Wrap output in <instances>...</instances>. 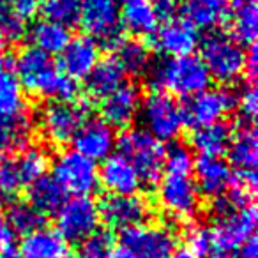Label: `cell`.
<instances>
[{
  "instance_id": "obj_31",
  "label": "cell",
  "mask_w": 258,
  "mask_h": 258,
  "mask_svg": "<svg viewBox=\"0 0 258 258\" xmlns=\"http://www.w3.org/2000/svg\"><path fill=\"white\" fill-rule=\"evenodd\" d=\"M30 37H32L34 48H37V50H41L46 55L62 53L64 48L69 44V41H71L69 30L66 27L53 22H48V20L37 22L32 27Z\"/></svg>"
},
{
  "instance_id": "obj_6",
  "label": "cell",
  "mask_w": 258,
  "mask_h": 258,
  "mask_svg": "<svg viewBox=\"0 0 258 258\" xmlns=\"http://www.w3.org/2000/svg\"><path fill=\"white\" fill-rule=\"evenodd\" d=\"M53 179L73 197H90L99 186V172L94 161L76 151H64L53 163Z\"/></svg>"
},
{
  "instance_id": "obj_11",
  "label": "cell",
  "mask_w": 258,
  "mask_h": 258,
  "mask_svg": "<svg viewBox=\"0 0 258 258\" xmlns=\"http://www.w3.org/2000/svg\"><path fill=\"white\" fill-rule=\"evenodd\" d=\"M89 108L85 103L71 104L66 101H53L41 111V127L51 144H68L75 138L85 122Z\"/></svg>"
},
{
  "instance_id": "obj_32",
  "label": "cell",
  "mask_w": 258,
  "mask_h": 258,
  "mask_svg": "<svg viewBox=\"0 0 258 258\" xmlns=\"http://www.w3.org/2000/svg\"><path fill=\"white\" fill-rule=\"evenodd\" d=\"M6 218H8V225L11 228L13 235H29V233L36 232V230L43 228L44 216L37 212L29 202H15L9 211H6Z\"/></svg>"
},
{
  "instance_id": "obj_35",
  "label": "cell",
  "mask_w": 258,
  "mask_h": 258,
  "mask_svg": "<svg viewBox=\"0 0 258 258\" xmlns=\"http://www.w3.org/2000/svg\"><path fill=\"white\" fill-rule=\"evenodd\" d=\"M13 159H15L16 168H18L25 186H30V184L36 182L37 179L46 175L48 165H50L48 154L39 147L27 149V151H23L22 154H18Z\"/></svg>"
},
{
  "instance_id": "obj_9",
  "label": "cell",
  "mask_w": 258,
  "mask_h": 258,
  "mask_svg": "<svg viewBox=\"0 0 258 258\" xmlns=\"http://www.w3.org/2000/svg\"><path fill=\"white\" fill-rule=\"evenodd\" d=\"M99 226V211L90 197H73L57 211V232L68 242H82Z\"/></svg>"
},
{
  "instance_id": "obj_13",
  "label": "cell",
  "mask_w": 258,
  "mask_h": 258,
  "mask_svg": "<svg viewBox=\"0 0 258 258\" xmlns=\"http://www.w3.org/2000/svg\"><path fill=\"white\" fill-rule=\"evenodd\" d=\"M124 244L137 258H166L175 249V233L163 225H138L122 232Z\"/></svg>"
},
{
  "instance_id": "obj_45",
  "label": "cell",
  "mask_w": 258,
  "mask_h": 258,
  "mask_svg": "<svg viewBox=\"0 0 258 258\" xmlns=\"http://www.w3.org/2000/svg\"><path fill=\"white\" fill-rule=\"evenodd\" d=\"M246 73L253 80L258 73V55H256V44H251L249 51H246Z\"/></svg>"
},
{
  "instance_id": "obj_21",
  "label": "cell",
  "mask_w": 258,
  "mask_h": 258,
  "mask_svg": "<svg viewBox=\"0 0 258 258\" xmlns=\"http://www.w3.org/2000/svg\"><path fill=\"white\" fill-rule=\"evenodd\" d=\"M197 189L209 198H219L226 193L232 179V170L228 163L221 158H200L195 163Z\"/></svg>"
},
{
  "instance_id": "obj_40",
  "label": "cell",
  "mask_w": 258,
  "mask_h": 258,
  "mask_svg": "<svg viewBox=\"0 0 258 258\" xmlns=\"http://www.w3.org/2000/svg\"><path fill=\"white\" fill-rule=\"evenodd\" d=\"M193 156L182 145H175L172 147L165 156V168L166 173L172 175H191L193 172Z\"/></svg>"
},
{
  "instance_id": "obj_17",
  "label": "cell",
  "mask_w": 258,
  "mask_h": 258,
  "mask_svg": "<svg viewBox=\"0 0 258 258\" xmlns=\"http://www.w3.org/2000/svg\"><path fill=\"white\" fill-rule=\"evenodd\" d=\"M97 172H99V182L103 184L104 189L110 191V195L129 197L137 195V191L140 189L142 180L137 170L120 152L115 154L111 152L106 159H103V165Z\"/></svg>"
},
{
  "instance_id": "obj_25",
  "label": "cell",
  "mask_w": 258,
  "mask_h": 258,
  "mask_svg": "<svg viewBox=\"0 0 258 258\" xmlns=\"http://www.w3.org/2000/svg\"><path fill=\"white\" fill-rule=\"evenodd\" d=\"M124 25L135 36H152L159 27V16L152 0H127L120 15Z\"/></svg>"
},
{
  "instance_id": "obj_47",
  "label": "cell",
  "mask_w": 258,
  "mask_h": 258,
  "mask_svg": "<svg viewBox=\"0 0 258 258\" xmlns=\"http://www.w3.org/2000/svg\"><path fill=\"white\" fill-rule=\"evenodd\" d=\"M237 258H258V244H256L254 235L251 237L249 240H246L242 246H240L239 256H237Z\"/></svg>"
},
{
  "instance_id": "obj_36",
  "label": "cell",
  "mask_w": 258,
  "mask_h": 258,
  "mask_svg": "<svg viewBox=\"0 0 258 258\" xmlns=\"http://www.w3.org/2000/svg\"><path fill=\"white\" fill-rule=\"evenodd\" d=\"M41 11L44 20L62 27H75L80 23V0H43Z\"/></svg>"
},
{
  "instance_id": "obj_10",
  "label": "cell",
  "mask_w": 258,
  "mask_h": 258,
  "mask_svg": "<svg viewBox=\"0 0 258 258\" xmlns=\"http://www.w3.org/2000/svg\"><path fill=\"white\" fill-rule=\"evenodd\" d=\"M237 96L226 89H207L193 96L182 108L184 124L191 127H207L218 124L235 108Z\"/></svg>"
},
{
  "instance_id": "obj_43",
  "label": "cell",
  "mask_w": 258,
  "mask_h": 258,
  "mask_svg": "<svg viewBox=\"0 0 258 258\" xmlns=\"http://www.w3.org/2000/svg\"><path fill=\"white\" fill-rule=\"evenodd\" d=\"M8 2L23 20L32 18L34 15H37V11L43 6V0H8Z\"/></svg>"
},
{
  "instance_id": "obj_7",
  "label": "cell",
  "mask_w": 258,
  "mask_h": 258,
  "mask_svg": "<svg viewBox=\"0 0 258 258\" xmlns=\"http://www.w3.org/2000/svg\"><path fill=\"white\" fill-rule=\"evenodd\" d=\"M80 23L94 41L113 48L122 41L118 0H80Z\"/></svg>"
},
{
  "instance_id": "obj_28",
  "label": "cell",
  "mask_w": 258,
  "mask_h": 258,
  "mask_svg": "<svg viewBox=\"0 0 258 258\" xmlns=\"http://www.w3.org/2000/svg\"><path fill=\"white\" fill-rule=\"evenodd\" d=\"M66 191L53 177H41L29 186V204L43 216L53 214L64 205Z\"/></svg>"
},
{
  "instance_id": "obj_2",
  "label": "cell",
  "mask_w": 258,
  "mask_h": 258,
  "mask_svg": "<svg viewBox=\"0 0 258 258\" xmlns=\"http://www.w3.org/2000/svg\"><path fill=\"white\" fill-rule=\"evenodd\" d=\"M211 80L204 62L195 55L166 58L151 71V82L156 89L182 97H193L207 90Z\"/></svg>"
},
{
  "instance_id": "obj_48",
  "label": "cell",
  "mask_w": 258,
  "mask_h": 258,
  "mask_svg": "<svg viewBox=\"0 0 258 258\" xmlns=\"http://www.w3.org/2000/svg\"><path fill=\"white\" fill-rule=\"evenodd\" d=\"M106 258H137V256H135V254L131 253L124 244L118 242V244H113V246L110 247Z\"/></svg>"
},
{
  "instance_id": "obj_3",
  "label": "cell",
  "mask_w": 258,
  "mask_h": 258,
  "mask_svg": "<svg viewBox=\"0 0 258 258\" xmlns=\"http://www.w3.org/2000/svg\"><path fill=\"white\" fill-rule=\"evenodd\" d=\"M118 152L131 161L142 182H159L166 156L163 142L145 129H127L118 138Z\"/></svg>"
},
{
  "instance_id": "obj_23",
  "label": "cell",
  "mask_w": 258,
  "mask_h": 258,
  "mask_svg": "<svg viewBox=\"0 0 258 258\" xmlns=\"http://www.w3.org/2000/svg\"><path fill=\"white\" fill-rule=\"evenodd\" d=\"M23 258H71L69 246L57 230L39 228L23 237Z\"/></svg>"
},
{
  "instance_id": "obj_41",
  "label": "cell",
  "mask_w": 258,
  "mask_h": 258,
  "mask_svg": "<svg viewBox=\"0 0 258 258\" xmlns=\"http://www.w3.org/2000/svg\"><path fill=\"white\" fill-rule=\"evenodd\" d=\"M187 249L193 254H197L198 258L209 256L211 251L214 249V244H212V233L211 228L207 226H191L187 230Z\"/></svg>"
},
{
  "instance_id": "obj_16",
  "label": "cell",
  "mask_w": 258,
  "mask_h": 258,
  "mask_svg": "<svg viewBox=\"0 0 258 258\" xmlns=\"http://www.w3.org/2000/svg\"><path fill=\"white\" fill-rule=\"evenodd\" d=\"M73 151L85 156L90 161H103L111 154L115 147L113 129L103 120H85L73 138Z\"/></svg>"
},
{
  "instance_id": "obj_24",
  "label": "cell",
  "mask_w": 258,
  "mask_h": 258,
  "mask_svg": "<svg viewBox=\"0 0 258 258\" xmlns=\"http://www.w3.org/2000/svg\"><path fill=\"white\" fill-rule=\"evenodd\" d=\"M87 78H89L87 90L96 99H104L122 85H125V71L115 57L99 60Z\"/></svg>"
},
{
  "instance_id": "obj_52",
  "label": "cell",
  "mask_w": 258,
  "mask_h": 258,
  "mask_svg": "<svg viewBox=\"0 0 258 258\" xmlns=\"http://www.w3.org/2000/svg\"><path fill=\"white\" fill-rule=\"evenodd\" d=\"M124 2H127V0H124Z\"/></svg>"
},
{
  "instance_id": "obj_46",
  "label": "cell",
  "mask_w": 258,
  "mask_h": 258,
  "mask_svg": "<svg viewBox=\"0 0 258 258\" xmlns=\"http://www.w3.org/2000/svg\"><path fill=\"white\" fill-rule=\"evenodd\" d=\"M159 18H168L177 8V0H154L152 2Z\"/></svg>"
},
{
  "instance_id": "obj_12",
  "label": "cell",
  "mask_w": 258,
  "mask_h": 258,
  "mask_svg": "<svg viewBox=\"0 0 258 258\" xmlns=\"http://www.w3.org/2000/svg\"><path fill=\"white\" fill-rule=\"evenodd\" d=\"M256 221L258 214L254 205L237 209L223 218H218V223L211 228L212 244L216 251L230 253V251L240 249V246L253 237Z\"/></svg>"
},
{
  "instance_id": "obj_19",
  "label": "cell",
  "mask_w": 258,
  "mask_h": 258,
  "mask_svg": "<svg viewBox=\"0 0 258 258\" xmlns=\"http://www.w3.org/2000/svg\"><path fill=\"white\" fill-rule=\"evenodd\" d=\"M140 92L135 85H122L118 90L104 97L101 113L103 122L110 127H127L140 110Z\"/></svg>"
},
{
  "instance_id": "obj_44",
  "label": "cell",
  "mask_w": 258,
  "mask_h": 258,
  "mask_svg": "<svg viewBox=\"0 0 258 258\" xmlns=\"http://www.w3.org/2000/svg\"><path fill=\"white\" fill-rule=\"evenodd\" d=\"M11 240H13V232L8 225V218H6L4 202L0 198V247L11 246Z\"/></svg>"
},
{
  "instance_id": "obj_53",
  "label": "cell",
  "mask_w": 258,
  "mask_h": 258,
  "mask_svg": "<svg viewBox=\"0 0 258 258\" xmlns=\"http://www.w3.org/2000/svg\"><path fill=\"white\" fill-rule=\"evenodd\" d=\"M0 46H2V43H0Z\"/></svg>"
},
{
  "instance_id": "obj_51",
  "label": "cell",
  "mask_w": 258,
  "mask_h": 258,
  "mask_svg": "<svg viewBox=\"0 0 258 258\" xmlns=\"http://www.w3.org/2000/svg\"><path fill=\"white\" fill-rule=\"evenodd\" d=\"M207 258H230L226 253H221V251H216V253H211Z\"/></svg>"
},
{
  "instance_id": "obj_26",
  "label": "cell",
  "mask_w": 258,
  "mask_h": 258,
  "mask_svg": "<svg viewBox=\"0 0 258 258\" xmlns=\"http://www.w3.org/2000/svg\"><path fill=\"white\" fill-rule=\"evenodd\" d=\"M230 22L235 39L242 44H254L258 34L256 0H233L230 4Z\"/></svg>"
},
{
  "instance_id": "obj_30",
  "label": "cell",
  "mask_w": 258,
  "mask_h": 258,
  "mask_svg": "<svg viewBox=\"0 0 258 258\" xmlns=\"http://www.w3.org/2000/svg\"><path fill=\"white\" fill-rule=\"evenodd\" d=\"M228 156L232 165L239 170H254L258 165V138L251 125H244L232 137L228 145Z\"/></svg>"
},
{
  "instance_id": "obj_42",
  "label": "cell",
  "mask_w": 258,
  "mask_h": 258,
  "mask_svg": "<svg viewBox=\"0 0 258 258\" xmlns=\"http://www.w3.org/2000/svg\"><path fill=\"white\" fill-rule=\"evenodd\" d=\"M235 106H239L240 113L247 118V120H253L256 117L258 111V94L256 89L253 85H247L242 89L240 96L235 99Z\"/></svg>"
},
{
  "instance_id": "obj_49",
  "label": "cell",
  "mask_w": 258,
  "mask_h": 258,
  "mask_svg": "<svg viewBox=\"0 0 258 258\" xmlns=\"http://www.w3.org/2000/svg\"><path fill=\"white\" fill-rule=\"evenodd\" d=\"M166 258H198V256L191 253L187 247H177V249H173Z\"/></svg>"
},
{
  "instance_id": "obj_39",
  "label": "cell",
  "mask_w": 258,
  "mask_h": 258,
  "mask_svg": "<svg viewBox=\"0 0 258 258\" xmlns=\"http://www.w3.org/2000/svg\"><path fill=\"white\" fill-rule=\"evenodd\" d=\"M25 187L22 175L16 168L15 159H4L0 161V198H13Z\"/></svg>"
},
{
  "instance_id": "obj_50",
  "label": "cell",
  "mask_w": 258,
  "mask_h": 258,
  "mask_svg": "<svg viewBox=\"0 0 258 258\" xmlns=\"http://www.w3.org/2000/svg\"><path fill=\"white\" fill-rule=\"evenodd\" d=\"M0 258H23V254H22V251H20L18 247L8 246V247H4V251H2Z\"/></svg>"
},
{
  "instance_id": "obj_37",
  "label": "cell",
  "mask_w": 258,
  "mask_h": 258,
  "mask_svg": "<svg viewBox=\"0 0 258 258\" xmlns=\"http://www.w3.org/2000/svg\"><path fill=\"white\" fill-rule=\"evenodd\" d=\"M25 36V20L9 6L8 0H0V43H18Z\"/></svg>"
},
{
  "instance_id": "obj_1",
  "label": "cell",
  "mask_w": 258,
  "mask_h": 258,
  "mask_svg": "<svg viewBox=\"0 0 258 258\" xmlns=\"http://www.w3.org/2000/svg\"><path fill=\"white\" fill-rule=\"evenodd\" d=\"M15 69L18 71L22 87H25L34 96L69 103L78 94L75 80L64 75L62 69H58L51 62L50 55L43 53L34 46L25 48L18 55Z\"/></svg>"
},
{
  "instance_id": "obj_18",
  "label": "cell",
  "mask_w": 258,
  "mask_h": 258,
  "mask_svg": "<svg viewBox=\"0 0 258 258\" xmlns=\"http://www.w3.org/2000/svg\"><path fill=\"white\" fill-rule=\"evenodd\" d=\"M60 57V69L71 80L87 78L99 62V46L89 36H80L69 41Z\"/></svg>"
},
{
  "instance_id": "obj_33",
  "label": "cell",
  "mask_w": 258,
  "mask_h": 258,
  "mask_svg": "<svg viewBox=\"0 0 258 258\" xmlns=\"http://www.w3.org/2000/svg\"><path fill=\"white\" fill-rule=\"evenodd\" d=\"M256 193V173L254 170H237L232 173L230 186L223 197L230 202L233 209H242L253 205V197Z\"/></svg>"
},
{
  "instance_id": "obj_15",
  "label": "cell",
  "mask_w": 258,
  "mask_h": 258,
  "mask_svg": "<svg viewBox=\"0 0 258 258\" xmlns=\"http://www.w3.org/2000/svg\"><path fill=\"white\" fill-rule=\"evenodd\" d=\"M198 32L186 20H166L154 32V48L168 58L187 57L197 50Z\"/></svg>"
},
{
  "instance_id": "obj_4",
  "label": "cell",
  "mask_w": 258,
  "mask_h": 258,
  "mask_svg": "<svg viewBox=\"0 0 258 258\" xmlns=\"http://www.w3.org/2000/svg\"><path fill=\"white\" fill-rule=\"evenodd\" d=\"M202 62L209 76L232 83L246 73V51L235 39L223 34H211L202 43Z\"/></svg>"
},
{
  "instance_id": "obj_14",
  "label": "cell",
  "mask_w": 258,
  "mask_h": 258,
  "mask_svg": "<svg viewBox=\"0 0 258 258\" xmlns=\"http://www.w3.org/2000/svg\"><path fill=\"white\" fill-rule=\"evenodd\" d=\"M99 221L115 230H127L133 226L144 225L149 218V205L144 198L137 195L120 197V195H108L97 205Z\"/></svg>"
},
{
  "instance_id": "obj_22",
  "label": "cell",
  "mask_w": 258,
  "mask_h": 258,
  "mask_svg": "<svg viewBox=\"0 0 258 258\" xmlns=\"http://www.w3.org/2000/svg\"><path fill=\"white\" fill-rule=\"evenodd\" d=\"M179 9L191 27L212 30L228 18L230 0H182Z\"/></svg>"
},
{
  "instance_id": "obj_20",
  "label": "cell",
  "mask_w": 258,
  "mask_h": 258,
  "mask_svg": "<svg viewBox=\"0 0 258 258\" xmlns=\"http://www.w3.org/2000/svg\"><path fill=\"white\" fill-rule=\"evenodd\" d=\"M25 111V94L15 75V60L0 53V117H22Z\"/></svg>"
},
{
  "instance_id": "obj_8",
  "label": "cell",
  "mask_w": 258,
  "mask_h": 258,
  "mask_svg": "<svg viewBox=\"0 0 258 258\" xmlns=\"http://www.w3.org/2000/svg\"><path fill=\"white\" fill-rule=\"evenodd\" d=\"M158 202L163 211L179 221H191L200 209V193L191 175L166 173L158 189Z\"/></svg>"
},
{
  "instance_id": "obj_29",
  "label": "cell",
  "mask_w": 258,
  "mask_h": 258,
  "mask_svg": "<svg viewBox=\"0 0 258 258\" xmlns=\"http://www.w3.org/2000/svg\"><path fill=\"white\" fill-rule=\"evenodd\" d=\"M30 137H32V124L25 115L15 118L0 117V161H4L16 151L25 147Z\"/></svg>"
},
{
  "instance_id": "obj_34",
  "label": "cell",
  "mask_w": 258,
  "mask_h": 258,
  "mask_svg": "<svg viewBox=\"0 0 258 258\" xmlns=\"http://www.w3.org/2000/svg\"><path fill=\"white\" fill-rule=\"evenodd\" d=\"M117 53H115V58L118 60V64L122 66V69L131 75H144L149 69V50L144 46L142 43H137V41H120L117 44Z\"/></svg>"
},
{
  "instance_id": "obj_38",
  "label": "cell",
  "mask_w": 258,
  "mask_h": 258,
  "mask_svg": "<svg viewBox=\"0 0 258 258\" xmlns=\"http://www.w3.org/2000/svg\"><path fill=\"white\" fill-rule=\"evenodd\" d=\"M111 246H113V240H111L110 233L96 230L92 235L80 242L76 258H106Z\"/></svg>"
},
{
  "instance_id": "obj_27",
  "label": "cell",
  "mask_w": 258,
  "mask_h": 258,
  "mask_svg": "<svg viewBox=\"0 0 258 258\" xmlns=\"http://www.w3.org/2000/svg\"><path fill=\"white\" fill-rule=\"evenodd\" d=\"M232 129L221 122L197 129L191 137L193 149L200 154V158H221V154L228 151Z\"/></svg>"
},
{
  "instance_id": "obj_5",
  "label": "cell",
  "mask_w": 258,
  "mask_h": 258,
  "mask_svg": "<svg viewBox=\"0 0 258 258\" xmlns=\"http://www.w3.org/2000/svg\"><path fill=\"white\" fill-rule=\"evenodd\" d=\"M142 106L145 131L151 133L159 142L173 140L184 125L182 108L170 94L154 90L145 97Z\"/></svg>"
}]
</instances>
